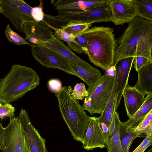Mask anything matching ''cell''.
Listing matches in <instances>:
<instances>
[{
    "label": "cell",
    "instance_id": "6da1fadb",
    "mask_svg": "<svg viewBox=\"0 0 152 152\" xmlns=\"http://www.w3.org/2000/svg\"><path fill=\"white\" fill-rule=\"evenodd\" d=\"M152 21L136 16L116 40L115 64L128 57L142 56L152 63Z\"/></svg>",
    "mask_w": 152,
    "mask_h": 152
},
{
    "label": "cell",
    "instance_id": "7a4b0ae2",
    "mask_svg": "<svg viewBox=\"0 0 152 152\" xmlns=\"http://www.w3.org/2000/svg\"><path fill=\"white\" fill-rule=\"evenodd\" d=\"M87 38L84 53L94 65L108 71L115 65L116 40L113 29L94 26L85 31Z\"/></svg>",
    "mask_w": 152,
    "mask_h": 152
},
{
    "label": "cell",
    "instance_id": "3957f363",
    "mask_svg": "<svg viewBox=\"0 0 152 152\" xmlns=\"http://www.w3.org/2000/svg\"><path fill=\"white\" fill-rule=\"evenodd\" d=\"M40 78L31 68L13 64L9 72L0 80V96L8 103L15 101L35 89Z\"/></svg>",
    "mask_w": 152,
    "mask_h": 152
},
{
    "label": "cell",
    "instance_id": "277c9868",
    "mask_svg": "<svg viewBox=\"0 0 152 152\" xmlns=\"http://www.w3.org/2000/svg\"><path fill=\"white\" fill-rule=\"evenodd\" d=\"M62 118L74 139L82 143L85 138L91 117L86 113L78 100L71 96L66 86L55 94Z\"/></svg>",
    "mask_w": 152,
    "mask_h": 152
},
{
    "label": "cell",
    "instance_id": "5b68a950",
    "mask_svg": "<svg viewBox=\"0 0 152 152\" xmlns=\"http://www.w3.org/2000/svg\"><path fill=\"white\" fill-rule=\"evenodd\" d=\"M114 79V75L105 73L88 87V95L83 104L85 110L91 115L102 113L110 96Z\"/></svg>",
    "mask_w": 152,
    "mask_h": 152
},
{
    "label": "cell",
    "instance_id": "8992f818",
    "mask_svg": "<svg viewBox=\"0 0 152 152\" xmlns=\"http://www.w3.org/2000/svg\"><path fill=\"white\" fill-rule=\"evenodd\" d=\"M0 150L1 152H31L18 117L10 118L5 127L0 123Z\"/></svg>",
    "mask_w": 152,
    "mask_h": 152
},
{
    "label": "cell",
    "instance_id": "52a82bcc",
    "mask_svg": "<svg viewBox=\"0 0 152 152\" xmlns=\"http://www.w3.org/2000/svg\"><path fill=\"white\" fill-rule=\"evenodd\" d=\"M1 13L13 24L15 28L23 32L25 22L34 21L31 11L32 7L22 0H0Z\"/></svg>",
    "mask_w": 152,
    "mask_h": 152
},
{
    "label": "cell",
    "instance_id": "ba28073f",
    "mask_svg": "<svg viewBox=\"0 0 152 152\" xmlns=\"http://www.w3.org/2000/svg\"><path fill=\"white\" fill-rule=\"evenodd\" d=\"M72 22L91 24L95 23L112 21V16L108 1L85 10L58 14Z\"/></svg>",
    "mask_w": 152,
    "mask_h": 152
},
{
    "label": "cell",
    "instance_id": "9c48e42d",
    "mask_svg": "<svg viewBox=\"0 0 152 152\" xmlns=\"http://www.w3.org/2000/svg\"><path fill=\"white\" fill-rule=\"evenodd\" d=\"M31 51L35 60L47 68L57 69L75 75L70 68L68 60L57 52L40 45H32Z\"/></svg>",
    "mask_w": 152,
    "mask_h": 152
},
{
    "label": "cell",
    "instance_id": "30bf717a",
    "mask_svg": "<svg viewBox=\"0 0 152 152\" xmlns=\"http://www.w3.org/2000/svg\"><path fill=\"white\" fill-rule=\"evenodd\" d=\"M26 138L31 152H48L43 138L32 125L27 111L21 109L18 117Z\"/></svg>",
    "mask_w": 152,
    "mask_h": 152
},
{
    "label": "cell",
    "instance_id": "8fae6325",
    "mask_svg": "<svg viewBox=\"0 0 152 152\" xmlns=\"http://www.w3.org/2000/svg\"><path fill=\"white\" fill-rule=\"evenodd\" d=\"M134 57H128L120 60L114 65L115 81V111L119 105L123 91L128 86L129 76Z\"/></svg>",
    "mask_w": 152,
    "mask_h": 152
},
{
    "label": "cell",
    "instance_id": "7c38bea8",
    "mask_svg": "<svg viewBox=\"0 0 152 152\" xmlns=\"http://www.w3.org/2000/svg\"><path fill=\"white\" fill-rule=\"evenodd\" d=\"M23 32L26 35L25 39L33 45L45 42L54 38L53 30L43 20L24 22L22 26Z\"/></svg>",
    "mask_w": 152,
    "mask_h": 152
},
{
    "label": "cell",
    "instance_id": "4fadbf2b",
    "mask_svg": "<svg viewBox=\"0 0 152 152\" xmlns=\"http://www.w3.org/2000/svg\"><path fill=\"white\" fill-rule=\"evenodd\" d=\"M112 22L119 25L132 21L137 16L133 0H109Z\"/></svg>",
    "mask_w": 152,
    "mask_h": 152
},
{
    "label": "cell",
    "instance_id": "5bb4252c",
    "mask_svg": "<svg viewBox=\"0 0 152 152\" xmlns=\"http://www.w3.org/2000/svg\"><path fill=\"white\" fill-rule=\"evenodd\" d=\"M105 140L99 118L91 117L84 140L82 143L83 148L87 151L93 150L96 148H105Z\"/></svg>",
    "mask_w": 152,
    "mask_h": 152
},
{
    "label": "cell",
    "instance_id": "9a60e30c",
    "mask_svg": "<svg viewBox=\"0 0 152 152\" xmlns=\"http://www.w3.org/2000/svg\"><path fill=\"white\" fill-rule=\"evenodd\" d=\"M107 1V0H58L54 2L53 6L58 14H62L84 10Z\"/></svg>",
    "mask_w": 152,
    "mask_h": 152
},
{
    "label": "cell",
    "instance_id": "2e32d148",
    "mask_svg": "<svg viewBox=\"0 0 152 152\" xmlns=\"http://www.w3.org/2000/svg\"><path fill=\"white\" fill-rule=\"evenodd\" d=\"M145 95L137 90L134 86L128 85L123 93L124 105L128 116H132L141 107L145 101Z\"/></svg>",
    "mask_w": 152,
    "mask_h": 152
},
{
    "label": "cell",
    "instance_id": "e0dca14e",
    "mask_svg": "<svg viewBox=\"0 0 152 152\" xmlns=\"http://www.w3.org/2000/svg\"><path fill=\"white\" fill-rule=\"evenodd\" d=\"M119 114L116 111L114 112L109 128V133L105 138L106 147L107 152H124L122 148L119 135L121 123Z\"/></svg>",
    "mask_w": 152,
    "mask_h": 152
},
{
    "label": "cell",
    "instance_id": "ac0fdd59",
    "mask_svg": "<svg viewBox=\"0 0 152 152\" xmlns=\"http://www.w3.org/2000/svg\"><path fill=\"white\" fill-rule=\"evenodd\" d=\"M37 45L46 47L57 52L68 60L82 66L88 68L93 67L75 54L72 50L61 41L54 38L45 42L40 43Z\"/></svg>",
    "mask_w": 152,
    "mask_h": 152
},
{
    "label": "cell",
    "instance_id": "d6986e66",
    "mask_svg": "<svg viewBox=\"0 0 152 152\" xmlns=\"http://www.w3.org/2000/svg\"><path fill=\"white\" fill-rule=\"evenodd\" d=\"M68 61L69 66L75 76L83 81L88 87L91 86L102 76L100 71L93 67L86 68L70 60Z\"/></svg>",
    "mask_w": 152,
    "mask_h": 152
},
{
    "label": "cell",
    "instance_id": "ffe728a7",
    "mask_svg": "<svg viewBox=\"0 0 152 152\" xmlns=\"http://www.w3.org/2000/svg\"><path fill=\"white\" fill-rule=\"evenodd\" d=\"M137 72L138 78L134 87L145 95L152 94V63H148Z\"/></svg>",
    "mask_w": 152,
    "mask_h": 152
},
{
    "label": "cell",
    "instance_id": "44dd1931",
    "mask_svg": "<svg viewBox=\"0 0 152 152\" xmlns=\"http://www.w3.org/2000/svg\"><path fill=\"white\" fill-rule=\"evenodd\" d=\"M145 98V101L140 109L127 121L124 122H121L122 124L135 130L152 110V94L147 95Z\"/></svg>",
    "mask_w": 152,
    "mask_h": 152
},
{
    "label": "cell",
    "instance_id": "7402d4cb",
    "mask_svg": "<svg viewBox=\"0 0 152 152\" xmlns=\"http://www.w3.org/2000/svg\"><path fill=\"white\" fill-rule=\"evenodd\" d=\"M115 78L112 90L109 98L104 108L99 117L100 124L103 123L109 128L112 121L113 113L115 112Z\"/></svg>",
    "mask_w": 152,
    "mask_h": 152
},
{
    "label": "cell",
    "instance_id": "603a6c76",
    "mask_svg": "<svg viewBox=\"0 0 152 152\" xmlns=\"http://www.w3.org/2000/svg\"><path fill=\"white\" fill-rule=\"evenodd\" d=\"M119 135L121 145L124 152H129L130 148L135 139V130L123 125L121 123Z\"/></svg>",
    "mask_w": 152,
    "mask_h": 152
},
{
    "label": "cell",
    "instance_id": "cb8c5ba5",
    "mask_svg": "<svg viewBox=\"0 0 152 152\" xmlns=\"http://www.w3.org/2000/svg\"><path fill=\"white\" fill-rule=\"evenodd\" d=\"M137 16L152 21V0H133Z\"/></svg>",
    "mask_w": 152,
    "mask_h": 152
},
{
    "label": "cell",
    "instance_id": "d4e9b609",
    "mask_svg": "<svg viewBox=\"0 0 152 152\" xmlns=\"http://www.w3.org/2000/svg\"><path fill=\"white\" fill-rule=\"evenodd\" d=\"M43 21L47 23L52 29H62L71 22L69 20L58 14L56 16L44 14Z\"/></svg>",
    "mask_w": 152,
    "mask_h": 152
},
{
    "label": "cell",
    "instance_id": "484cf974",
    "mask_svg": "<svg viewBox=\"0 0 152 152\" xmlns=\"http://www.w3.org/2000/svg\"><path fill=\"white\" fill-rule=\"evenodd\" d=\"M75 42L67 43L68 47L72 50L79 54L84 53L86 48L87 38L85 32L75 37Z\"/></svg>",
    "mask_w": 152,
    "mask_h": 152
},
{
    "label": "cell",
    "instance_id": "4316f807",
    "mask_svg": "<svg viewBox=\"0 0 152 152\" xmlns=\"http://www.w3.org/2000/svg\"><path fill=\"white\" fill-rule=\"evenodd\" d=\"M91 26V24L71 22L62 29L75 37L88 29Z\"/></svg>",
    "mask_w": 152,
    "mask_h": 152
},
{
    "label": "cell",
    "instance_id": "83f0119b",
    "mask_svg": "<svg viewBox=\"0 0 152 152\" xmlns=\"http://www.w3.org/2000/svg\"><path fill=\"white\" fill-rule=\"evenodd\" d=\"M67 89L71 96L77 100L83 99L88 95V92L83 83H77L74 86L73 89L70 86H69Z\"/></svg>",
    "mask_w": 152,
    "mask_h": 152
},
{
    "label": "cell",
    "instance_id": "f1b7e54d",
    "mask_svg": "<svg viewBox=\"0 0 152 152\" xmlns=\"http://www.w3.org/2000/svg\"><path fill=\"white\" fill-rule=\"evenodd\" d=\"M5 35L8 40L11 42L17 45H32L28 42L26 40L13 31L7 24L5 32Z\"/></svg>",
    "mask_w": 152,
    "mask_h": 152
},
{
    "label": "cell",
    "instance_id": "f546056e",
    "mask_svg": "<svg viewBox=\"0 0 152 152\" xmlns=\"http://www.w3.org/2000/svg\"><path fill=\"white\" fill-rule=\"evenodd\" d=\"M135 131L136 133L135 138L140 137L142 134H145L146 136L152 135V121L149 120L145 117Z\"/></svg>",
    "mask_w": 152,
    "mask_h": 152
},
{
    "label": "cell",
    "instance_id": "4dcf8cb0",
    "mask_svg": "<svg viewBox=\"0 0 152 152\" xmlns=\"http://www.w3.org/2000/svg\"><path fill=\"white\" fill-rule=\"evenodd\" d=\"M55 33L53 36L54 38L59 40H63L69 43L74 42L75 37L72 35L70 34L62 29H54Z\"/></svg>",
    "mask_w": 152,
    "mask_h": 152
},
{
    "label": "cell",
    "instance_id": "1f68e13d",
    "mask_svg": "<svg viewBox=\"0 0 152 152\" xmlns=\"http://www.w3.org/2000/svg\"><path fill=\"white\" fill-rule=\"evenodd\" d=\"M15 111V107L10 103L0 106V119L2 120L5 117L10 118L14 117Z\"/></svg>",
    "mask_w": 152,
    "mask_h": 152
},
{
    "label": "cell",
    "instance_id": "d6a6232c",
    "mask_svg": "<svg viewBox=\"0 0 152 152\" xmlns=\"http://www.w3.org/2000/svg\"><path fill=\"white\" fill-rule=\"evenodd\" d=\"M43 3L40 2V5L32 7L31 10V15L34 20L36 22L42 21L44 16L43 11Z\"/></svg>",
    "mask_w": 152,
    "mask_h": 152
},
{
    "label": "cell",
    "instance_id": "836d02e7",
    "mask_svg": "<svg viewBox=\"0 0 152 152\" xmlns=\"http://www.w3.org/2000/svg\"><path fill=\"white\" fill-rule=\"evenodd\" d=\"M48 86L49 90L55 94L59 92L63 87L61 81L57 79L54 78L49 80Z\"/></svg>",
    "mask_w": 152,
    "mask_h": 152
},
{
    "label": "cell",
    "instance_id": "e575fe53",
    "mask_svg": "<svg viewBox=\"0 0 152 152\" xmlns=\"http://www.w3.org/2000/svg\"><path fill=\"white\" fill-rule=\"evenodd\" d=\"M152 144V135L146 136L145 138L132 152H144Z\"/></svg>",
    "mask_w": 152,
    "mask_h": 152
},
{
    "label": "cell",
    "instance_id": "d590c367",
    "mask_svg": "<svg viewBox=\"0 0 152 152\" xmlns=\"http://www.w3.org/2000/svg\"><path fill=\"white\" fill-rule=\"evenodd\" d=\"M149 62H150L146 58L142 56H138L134 57L133 64H134V68L137 72Z\"/></svg>",
    "mask_w": 152,
    "mask_h": 152
},
{
    "label": "cell",
    "instance_id": "8d00e7d4",
    "mask_svg": "<svg viewBox=\"0 0 152 152\" xmlns=\"http://www.w3.org/2000/svg\"><path fill=\"white\" fill-rule=\"evenodd\" d=\"M9 103L6 102L0 96V106L7 104Z\"/></svg>",
    "mask_w": 152,
    "mask_h": 152
},
{
    "label": "cell",
    "instance_id": "74e56055",
    "mask_svg": "<svg viewBox=\"0 0 152 152\" xmlns=\"http://www.w3.org/2000/svg\"><path fill=\"white\" fill-rule=\"evenodd\" d=\"M147 152H152V148H151Z\"/></svg>",
    "mask_w": 152,
    "mask_h": 152
},
{
    "label": "cell",
    "instance_id": "f35d334b",
    "mask_svg": "<svg viewBox=\"0 0 152 152\" xmlns=\"http://www.w3.org/2000/svg\"><path fill=\"white\" fill-rule=\"evenodd\" d=\"M0 13H1V8L0 6Z\"/></svg>",
    "mask_w": 152,
    "mask_h": 152
}]
</instances>
